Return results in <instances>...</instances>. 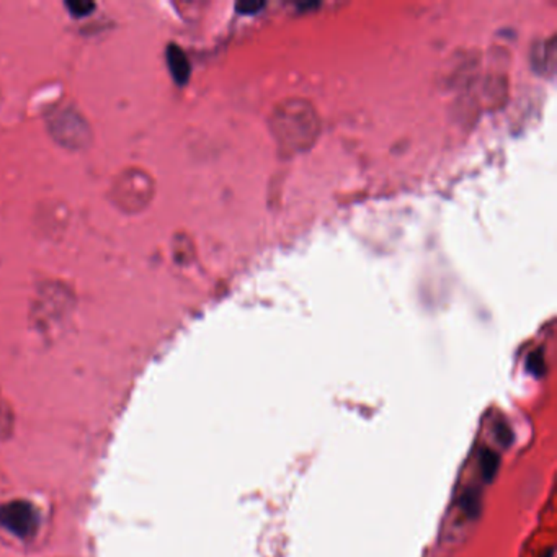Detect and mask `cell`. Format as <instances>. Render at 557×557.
Returning <instances> with one entry per match:
<instances>
[{
  "label": "cell",
  "mask_w": 557,
  "mask_h": 557,
  "mask_svg": "<svg viewBox=\"0 0 557 557\" xmlns=\"http://www.w3.org/2000/svg\"><path fill=\"white\" fill-rule=\"evenodd\" d=\"M67 7L75 17H84V15L90 13L92 9H95V5L90 2H69Z\"/></svg>",
  "instance_id": "ba28073f"
},
{
  "label": "cell",
  "mask_w": 557,
  "mask_h": 557,
  "mask_svg": "<svg viewBox=\"0 0 557 557\" xmlns=\"http://www.w3.org/2000/svg\"><path fill=\"white\" fill-rule=\"evenodd\" d=\"M459 507L463 508L464 512H466V515L475 518L479 513V508H480V502H479V494L475 492L474 489L466 490L464 494L461 495V499H459Z\"/></svg>",
  "instance_id": "5b68a950"
},
{
  "label": "cell",
  "mask_w": 557,
  "mask_h": 557,
  "mask_svg": "<svg viewBox=\"0 0 557 557\" xmlns=\"http://www.w3.org/2000/svg\"><path fill=\"white\" fill-rule=\"evenodd\" d=\"M546 557H553V549L548 551V554H546Z\"/></svg>",
  "instance_id": "30bf717a"
},
{
  "label": "cell",
  "mask_w": 557,
  "mask_h": 557,
  "mask_svg": "<svg viewBox=\"0 0 557 557\" xmlns=\"http://www.w3.org/2000/svg\"><path fill=\"white\" fill-rule=\"evenodd\" d=\"M167 62H169L170 72L174 75L177 84H185L190 77V62L180 48L170 45L167 50Z\"/></svg>",
  "instance_id": "3957f363"
},
{
  "label": "cell",
  "mask_w": 557,
  "mask_h": 557,
  "mask_svg": "<svg viewBox=\"0 0 557 557\" xmlns=\"http://www.w3.org/2000/svg\"><path fill=\"white\" fill-rule=\"evenodd\" d=\"M495 436L502 446H510L513 443V431L507 424H499L495 426Z\"/></svg>",
  "instance_id": "52a82bcc"
},
{
  "label": "cell",
  "mask_w": 557,
  "mask_h": 557,
  "mask_svg": "<svg viewBox=\"0 0 557 557\" xmlns=\"http://www.w3.org/2000/svg\"><path fill=\"white\" fill-rule=\"evenodd\" d=\"M0 524L18 538H28L36 531L38 515L26 502H9L0 508Z\"/></svg>",
  "instance_id": "6da1fadb"
},
{
  "label": "cell",
  "mask_w": 557,
  "mask_h": 557,
  "mask_svg": "<svg viewBox=\"0 0 557 557\" xmlns=\"http://www.w3.org/2000/svg\"><path fill=\"white\" fill-rule=\"evenodd\" d=\"M526 366H528V371L531 373V375H534V376L543 375L544 360H543V356H541L539 351H536V353H533V355L528 356Z\"/></svg>",
  "instance_id": "8992f818"
},
{
  "label": "cell",
  "mask_w": 557,
  "mask_h": 557,
  "mask_svg": "<svg viewBox=\"0 0 557 557\" xmlns=\"http://www.w3.org/2000/svg\"><path fill=\"white\" fill-rule=\"evenodd\" d=\"M51 129L54 138L69 148H80L90 140V133L87 124L84 123L82 116L77 113L66 110L53 118Z\"/></svg>",
  "instance_id": "7a4b0ae2"
},
{
  "label": "cell",
  "mask_w": 557,
  "mask_h": 557,
  "mask_svg": "<svg viewBox=\"0 0 557 557\" xmlns=\"http://www.w3.org/2000/svg\"><path fill=\"white\" fill-rule=\"evenodd\" d=\"M263 7H265V4L246 2V4H239V5H237V10H239V12H242V13L248 15V13H257L258 10L263 9Z\"/></svg>",
  "instance_id": "9c48e42d"
},
{
  "label": "cell",
  "mask_w": 557,
  "mask_h": 557,
  "mask_svg": "<svg viewBox=\"0 0 557 557\" xmlns=\"http://www.w3.org/2000/svg\"><path fill=\"white\" fill-rule=\"evenodd\" d=\"M500 466V456L497 453H494L489 448H485L480 453V473H482V479L485 482H492L495 478L497 470Z\"/></svg>",
  "instance_id": "277c9868"
}]
</instances>
